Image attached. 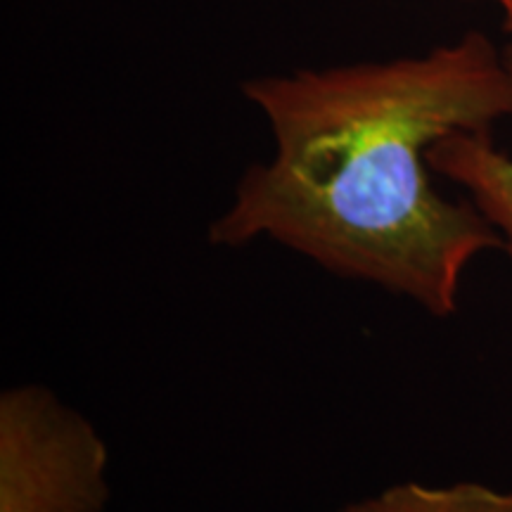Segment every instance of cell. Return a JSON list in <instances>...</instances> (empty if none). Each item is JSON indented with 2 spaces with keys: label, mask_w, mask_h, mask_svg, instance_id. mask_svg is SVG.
Returning a JSON list of instances; mask_svg holds the SVG:
<instances>
[{
  "label": "cell",
  "mask_w": 512,
  "mask_h": 512,
  "mask_svg": "<svg viewBox=\"0 0 512 512\" xmlns=\"http://www.w3.org/2000/svg\"><path fill=\"white\" fill-rule=\"evenodd\" d=\"M242 93L264 114L273 155L242 174L211 245L271 240L453 316L467 268L503 242L470 200L434 188L430 150L512 119V62L496 43L467 31L422 55L256 76Z\"/></svg>",
  "instance_id": "1"
},
{
  "label": "cell",
  "mask_w": 512,
  "mask_h": 512,
  "mask_svg": "<svg viewBox=\"0 0 512 512\" xmlns=\"http://www.w3.org/2000/svg\"><path fill=\"white\" fill-rule=\"evenodd\" d=\"M110 451L91 420L41 384L0 396V512H105Z\"/></svg>",
  "instance_id": "2"
},
{
  "label": "cell",
  "mask_w": 512,
  "mask_h": 512,
  "mask_svg": "<svg viewBox=\"0 0 512 512\" xmlns=\"http://www.w3.org/2000/svg\"><path fill=\"white\" fill-rule=\"evenodd\" d=\"M430 166L465 192L512 261V155L494 143L491 133H453L432 147Z\"/></svg>",
  "instance_id": "3"
},
{
  "label": "cell",
  "mask_w": 512,
  "mask_h": 512,
  "mask_svg": "<svg viewBox=\"0 0 512 512\" xmlns=\"http://www.w3.org/2000/svg\"><path fill=\"white\" fill-rule=\"evenodd\" d=\"M339 512H512V489H496L482 482L448 486L403 482L349 503Z\"/></svg>",
  "instance_id": "4"
},
{
  "label": "cell",
  "mask_w": 512,
  "mask_h": 512,
  "mask_svg": "<svg viewBox=\"0 0 512 512\" xmlns=\"http://www.w3.org/2000/svg\"><path fill=\"white\" fill-rule=\"evenodd\" d=\"M467 3H489V5H494V8L498 10V15H501L503 31L510 36V41H512V0H467Z\"/></svg>",
  "instance_id": "5"
}]
</instances>
